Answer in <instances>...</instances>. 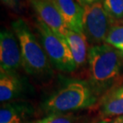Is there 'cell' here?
<instances>
[{"label": "cell", "mask_w": 123, "mask_h": 123, "mask_svg": "<svg viewBox=\"0 0 123 123\" xmlns=\"http://www.w3.org/2000/svg\"><path fill=\"white\" fill-rule=\"evenodd\" d=\"M87 62L90 83L98 95L112 87L123 68V57L109 44L93 45L89 49Z\"/></svg>", "instance_id": "1"}, {"label": "cell", "mask_w": 123, "mask_h": 123, "mask_svg": "<svg viewBox=\"0 0 123 123\" xmlns=\"http://www.w3.org/2000/svg\"><path fill=\"white\" fill-rule=\"evenodd\" d=\"M98 96L90 82L70 80L43 102L42 109L48 114H66L92 106Z\"/></svg>", "instance_id": "2"}, {"label": "cell", "mask_w": 123, "mask_h": 123, "mask_svg": "<svg viewBox=\"0 0 123 123\" xmlns=\"http://www.w3.org/2000/svg\"><path fill=\"white\" fill-rule=\"evenodd\" d=\"M12 30L19 40L22 68L26 72L36 78H46L53 74L52 64L38 38L34 34L22 18L13 21Z\"/></svg>", "instance_id": "3"}, {"label": "cell", "mask_w": 123, "mask_h": 123, "mask_svg": "<svg viewBox=\"0 0 123 123\" xmlns=\"http://www.w3.org/2000/svg\"><path fill=\"white\" fill-rule=\"evenodd\" d=\"M35 27L38 40L52 66L64 72L75 71L77 65L66 39L54 33L38 17L35 22Z\"/></svg>", "instance_id": "4"}, {"label": "cell", "mask_w": 123, "mask_h": 123, "mask_svg": "<svg viewBox=\"0 0 123 123\" xmlns=\"http://www.w3.org/2000/svg\"><path fill=\"white\" fill-rule=\"evenodd\" d=\"M113 25L101 2L84 7L83 33L90 44L97 45L106 41Z\"/></svg>", "instance_id": "5"}, {"label": "cell", "mask_w": 123, "mask_h": 123, "mask_svg": "<svg viewBox=\"0 0 123 123\" xmlns=\"http://www.w3.org/2000/svg\"><path fill=\"white\" fill-rule=\"evenodd\" d=\"M22 66L19 40L14 31L3 28L0 32V68L3 72H17Z\"/></svg>", "instance_id": "6"}, {"label": "cell", "mask_w": 123, "mask_h": 123, "mask_svg": "<svg viewBox=\"0 0 123 123\" xmlns=\"http://www.w3.org/2000/svg\"><path fill=\"white\" fill-rule=\"evenodd\" d=\"M38 18L58 35L66 38L69 30L63 18L55 7L46 0H28Z\"/></svg>", "instance_id": "7"}, {"label": "cell", "mask_w": 123, "mask_h": 123, "mask_svg": "<svg viewBox=\"0 0 123 123\" xmlns=\"http://www.w3.org/2000/svg\"><path fill=\"white\" fill-rule=\"evenodd\" d=\"M51 3L63 18L69 30L83 33L84 8L76 0H46Z\"/></svg>", "instance_id": "8"}, {"label": "cell", "mask_w": 123, "mask_h": 123, "mask_svg": "<svg viewBox=\"0 0 123 123\" xmlns=\"http://www.w3.org/2000/svg\"><path fill=\"white\" fill-rule=\"evenodd\" d=\"M26 83L17 72L0 73V101H12L24 93Z\"/></svg>", "instance_id": "9"}, {"label": "cell", "mask_w": 123, "mask_h": 123, "mask_svg": "<svg viewBox=\"0 0 123 123\" xmlns=\"http://www.w3.org/2000/svg\"><path fill=\"white\" fill-rule=\"evenodd\" d=\"M32 113V107L27 103H5L0 109V123H23Z\"/></svg>", "instance_id": "10"}, {"label": "cell", "mask_w": 123, "mask_h": 123, "mask_svg": "<svg viewBox=\"0 0 123 123\" xmlns=\"http://www.w3.org/2000/svg\"><path fill=\"white\" fill-rule=\"evenodd\" d=\"M66 39L69 44L75 64L78 67L84 65L88 56V44L84 33H79L68 30Z\"/></svg>", "instance_id": "11"}, {"label": "cell", "mask_w": 123, "mask_h": 123, "mask_svg": "<svg viewBox=\"0 0 123 123\" xmlns=\"http://www.w3.org/2000/svg\"><path fill=\"white\" fill-rule=\"evenodd\" d=\"M100 113L107 118L123 116V85L107 94L101 103Z\"/></svg>", "instance_id": "12"}, {"label": "cell", "mask_w": 123, "mask_h": 123, "mask_svg": "<svg viewBox=\"0 0 123 123\" xmlns=\"http://www.w3.org/2000/svg\"><path fill=\"white\" fill-rule=\"evenodd\" d=\"M101 3L114 25L123 22V0H101Z\"/></svg>", "instance_id": "13"}, {"label": "cell", "mask_w": 123, "mask_h": 123, "mask_svg": "<svg viewBox=\"0 0 123 123\" xmlns=\"http://www.w3.org/2000/svg\"><path fill=\"white\" fill-rule=\"evenodd\" d=\"M105 42L114 47L123 57V25H112Z\"/></svg>", "instance_id": "14"}, {"label": "cell", "mask_w": 123, "mask_h": 123, "mask_svg": "<svg viewBox=\"0 0 123 123\" xmlns=\"http://www.w3.org/2000/svg\"><path fill=\"white\" fill-rule=\"evenodd\" d=\"M76 117L71 114H53L32 123H76Z\"/></svg>", "instance_id": "15"}, {"label": "cell", "mask_w": 123, "mask_h": 123, "mask_svg": "<svg viewBox=\"0 0 123 123\" xmlns=\"http://www.w3.org/2000/svg\"><path fill=\"white\" fill-rule=\"evenodd\" d=\"M1 2L14 11H19L22 6V0H1Z\"/></svg>", "instance_id": "16"}, {"label": "cell", "mask_w": 123, "mask_h": 123, "mask_svg": "<svg viewBox=\"0 0 123 123\" xmlns=\"http://www.w3.org/2000/svg\"><path fill=\"white\" fill-rule=\"evenodd\" d=\"M83 8L86 6H90L94 3H97V2H101V0H76Z\"/></svg>", "instance_id": "17"}, {"label": "cell", "mask_w": 123, "mask_h": 123, "mask_svg": "<svg viewBox=\"0 0 123 123\" xmlns=\"http://www.w3.org/2000/svg\"><path fill=\"white\" fill-rule=\"evenodd\" d=\"M112 123H123V116H118L116 117Z\"/></svg>", "instance_id": "18"}, {"label": "cell", "mask_w": 123, "mask_h": 123, "mask_svg": "<svg viewBox=\"0 0 123 123\" xmlns=\"http://www.w3.org/2000/svg\"><path fill=\"white\" fill-rule=\"evenodd\" d=\"M112 119L110 118H106V119H104L102 120V121H101V122H97V123H112Z\"/></svg>", "instance_id": "19"}]
</instances>
